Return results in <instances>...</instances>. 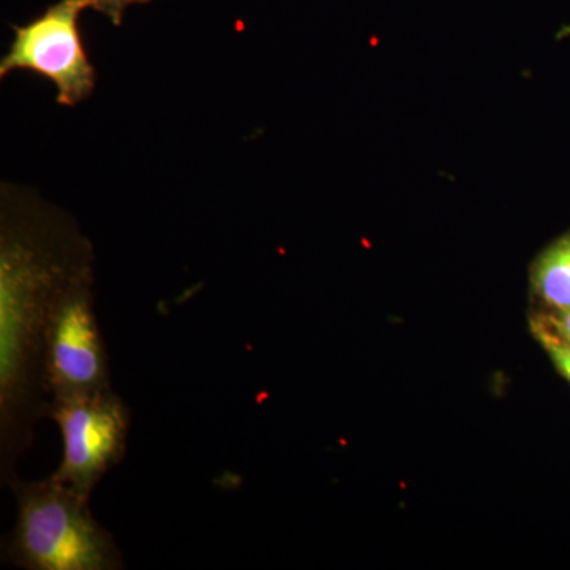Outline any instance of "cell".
Instances as JSON below:
<instances>
[{"mask_svg":"<svg viewBox=\"0 0 570 570\" xmlns=\"http://www.w3.org/2000/svg\"><path fill=\"white\" fill-rule=\"evenodd\" d=\"M17 524L2 547V561L24 570H122V551L92 515L89 501L52 475L13 478Z\"/></svg>","mask_w":570,"mask_h":570,"instance_id":"obj_2","label":"cell"},{"mask_svg":"<svg viewBox=\"0 0 570 570\" xmlns=\"http://www.w3.org/2000/svg\"><path fill=\"white\" fill-rule=\"evenodd\" d=\"M94 261L73 224L45 212L11 214L0 234V479L9 485L48 417L47 336L71 275Z\"/></svg>","mask_w":570,"mask_h":570,"instance_id":"obj_1","label":"cell"},{"mask_svg":"<svg viewBox=\"0 0 570 570\" xmlns=\"http://www.w3.org/2000/svg\"><path fill=\"white\" fill-rule=\"evenodd\" d=\"M532 281L547 305L558 313L570 309V235L540 255Z\"/></svg>","mask_w":570,"mask_h":570,"instance_id":"obj_6","label":"cell"},{"mask_svg":"<svg viewBox=\"0 0 570 570\" xmlns=\"http://www.w3.org/2000/svg\"><path fill=\"white\" fill-rule=\"evenodd\" d=\"M543 318L549 322L551 328L557 330L562 337L570 341V309L560 311L558 316Z\"/></svg>","mask_w":570,"mask_h":570,"instance_id":"obj_9","label":"cell"},{"mask_svg":"<svg viewBox=\"0 0 570 570\" xmlns=\"http://www.w3.org/2000/svg\"><path fill=\"white\" fill-rule=\"evenodd\" d=\"M92 262L63 285L47 336V385L51 400L111 389L110 358L94 305Z\"/></svg>","mask_w":570,"mask_h":570,"instance_id":"obj_4","label":"cell"},{"mask_svg":"<svg viewBox=\"0 0 570 570\" xmlns=\"http://www.w3.org/2000/svg\"><path fill=\"white\" fill-rule=\"evenodd\" d=\"M149 0H97L96 9L99 13L105 14L115 26H121L124 13L129 7L137 3H148Z\"/></svg>","mask_w":570,"mask_h":570,"instance_id":"obj_8","label":"cell"},{"mask_svg":"<svg viewBox=\"0 0 570 570\" xmlns=\"http://www.w3.org/2000/svg\"><path fill=\"white\" fill-rule=\"evenodd\" d=\"M532 333L546 348L558 371L570 382V341L562 337L557 330L551 328L543 317L532 321Z\"/></svg>","mask_w":570,"mask_h":570,"instance_id":"obj_7","label":"cell"},{"mask_svg":"<svg viewBox=\"0 0 570 570\" xmlns=\"http://www.w3.org/2000/svg\"><path fill=\"white\" fill-rule=\"evenodd\" d=\"M48 419L61 430L63 453L52 478L91 498L100 480L122 463L132 414L112 389L51 400Z\"/></svg>","mask_w":570,"mask_h":570,"instance_id":"obj_3","label":"cell"},{"mask_svg":"<svg viewBox=\"0 0 570 570\" xmlns=\"http://www.w3.org/2000/svg\"><path fill=\"white\" fill-rule=\"evenodd\" d=\"M97 0H59L24 26H13L14 39L0 61V77L29 70L58 89L59 105L75 107L96 89V69L80 32L82 11Z\"/></svg>","mask_w":570,"mask_h":570,"instance_id":"obj_5","label":"cell"}]
</instances>
